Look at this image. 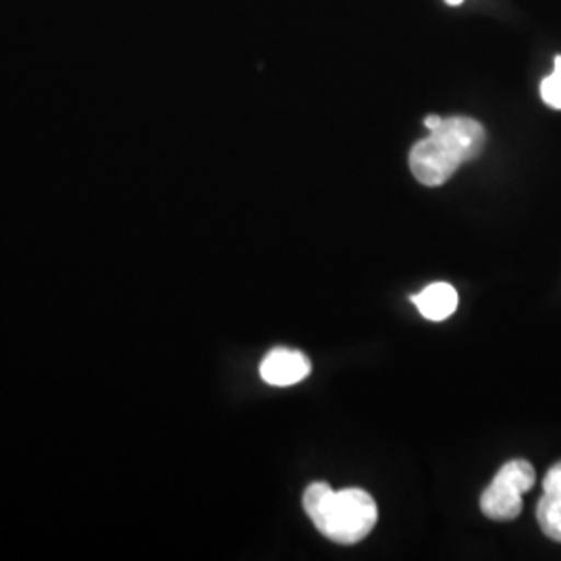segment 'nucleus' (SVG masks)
<instances>
[{"mask_svg":"<svg viewBox=\"0 0 561 561\" xmlns=\"http://www.w3.org/2000/svg\"><path fill=\"white\" fill-rule=\"evenodd\" d=\"M443 123V119L442 117H439V115H428V117H426V119H424V125H426V127H428V129H431V131H433V129H437V127H439V125H442Z\"/></svg>","mask_w":561,"mask_h":561,"instance_id":"obj_8","label":"nucleus"},{"mask_svg":"<svg viewBox=\"0 0 561 561\" xmlns=\"http://www.w3.org/2000/svg\"><path fill=\"white\" fill-rule=\"evenodd\" d=\"M541 99L547 106L561 111V57H556L553 73L541 81Z\"/></svg>","mask_w":561,"mask_h":561,"instance_id":"obj_7","label":"nucleus"},{"mask_svg":"<svg viewBox=\"0 0 561 561\" xmlns=\"http://www.w3.org/2000/svg\"><path fill=\"white\" fill-rule=\"evenodd\" d=\"M537 520L545 537L561 542V461L549 468L542 481V497L537 505Z\"/></svg>","mask_w":561,"mask_h":561,"instance_id":"obj_5","label":"nucleus"},{"mask_svg":"<svg viewBox=\"0 0 561 561\" xmlns=\"http://www.w3.org/2000/svg\"><path fill=\"white\" fill-rule=\"evenodd\" d=\"M535 468L526 460L503 463L491 484L482 491L481 510L486 518L510 522L518 518L524 495L535 486Z\"/></svg>","mask_w":561,"mask_h":561,"instance_id":"obj_3","label":"nucleus"},{"mask_svg":"<svg viewBox=\"0 0 561 561\" xmlns=\"http://www.w3.org/2000/svg\"><path fill=\"white\" fill-rule=\"evenodd\" d=\"M419 312L426 321L442 322L458 308V291L449 283H431L419 296H412Z\"/></svg>","mask_w":561,"mask_h":561,"instance_id":"obj_6","label":"nucleus"},{"mask_svg":"<svg viewBox=\"0 0 561 561\" xmlns=\"http://www.w3.org/2000/svg\"><path fill=\"white\" fill-rule=\"evenodd\" d=\"M301 503L322 537L340 545L366 539L379 520L375 497L362 489L335 491L327 482H312Z\"/></svg>","mask_w":561,"mask_h":561,"instance_id":"obj_2","label":"nucleus"},{"mask_svg":"<svg viewBox=\"0 0 561 561\" xmlns=\"http://www.w3.org/2000/svg\"><path fill=\"white\" fill-rule=\"evenodd\" d=\"M486 134L477 119L449 117L443 119L428 138L419 141L410 152V171L426 187H437L460 169L474 161L484 148Z\"/></svg>","mask_w":561,"mask_h":561,"instance_id":"obj_1","label":"nucleus"},{"mask_svg":"<svg viewBox=\"0 0 561 561\" xmlns=\"http://www.w3.org/2000/svg\"><path fill=\"white\" fill-rule=\"evenodd\" d=\"M312 370L310 360L296 350L277 347L261 364V377L273 387H289L304 381Z\"/></svg>","mask_w":561,"mask_h":561,"instance_id":"obj_4","label":"nucleus"},{"mask_svg":"<svg viewBox=\"0 0 561 561\" xmlns=\"http://www.w3.org/2000/svg\"><path fill=\"white\" fill-rule=\"evenodd\" d=\"M445 2H447V4H454V7H458V4H461L463 0H445Z\"/></svg>","mask_w":561,"mask_h":561,"instance_id":"obj_9","label":"nucleus"}]
</instances>
